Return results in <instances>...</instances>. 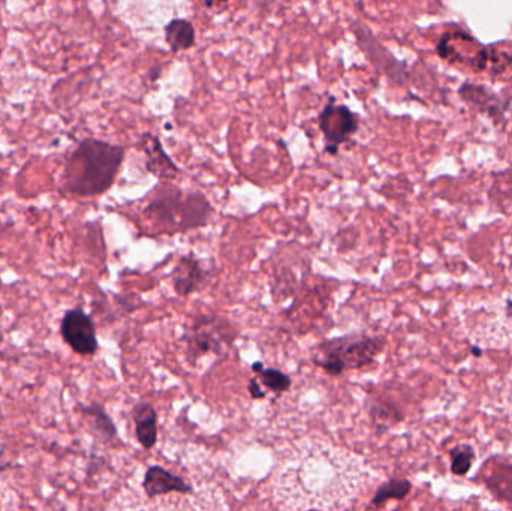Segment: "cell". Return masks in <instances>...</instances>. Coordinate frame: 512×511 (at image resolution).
Wrapping results in <instances>:
<instances>
[{"mask_svg":"<svg viewBox=\"0 0 512 511\" xmlns=\"http://www.w3.org/2000/svg\"><path fill=\"white\" fill-rule=\"evenodd\" d=\"M507 308H508V315H510V317H512V302H511V300H508Z\"/></svg>","mask_w":512,"mask_h":511,"instance_id":"d6986e66","label":"cell"},{"mask_svg":"<svg viewBox=\"0 0 512 511\" xmlns=\"http://www.w3.org/2000/svg\"><path fill=\"white\" fill-rule=\"evenodd\" d=\"M141 149L146 153V168L153 176L159 179L173 180L179 176L180 168L170 158L156 135L147 134L141 138Z\"/></svg>","mask_w":512,"mask_h":511,"instance_id":"30bf717a","label":"cell"},{"mask_svg":"<svg viewBox=\"0 0 512 511\" xmlns=\"http://www.w3.org/2000/svg\"><path fill=\"white\" fill-rule=\"evenodd\" d=\"M309 511H319V510H309Z\"/></svg>","mask_w":512,"mask_h":511,"instance_id":"ffe728a7","label":"cell"},{"mask_svg":"<svg viewBox=\"0 0 512 511\" xmlns=\"http://www.w3.org/2000/svg\"><path fill=\"white\" fill-rule=\"evenodd\" d=\"M411 492V483L406 480H391L376 491L372 506H381L390 500H403Z\"/></svg>","mask_w":512,"mask_h":511,"instance_id":"9a60e30c","label":"cell"},{"mask_svg":"<svg viewBox=\"0 0 512 511\" xmlns=\"http://www.w3.org/2000/svg\"><path fill=\"white\" fill-rule=\"evenodd\" d=\"M459 95L469 107L492 117L495 123H501L504 120L505 111L510 105V99L505 101L499 93L481 84L463 83L459 89Z\"/></svg>","mask_w":512,"mask_h":511,"instance_id":"ba28073f","label":"cell"},{"mask_svg":"<svg viewBox=\"0 0 512 511\" xmlns=\"http://www.w3.org/2000/svg\"><path fill=\"white\" fill-rule=\"evenodd\" d=\"M209 281V270L201 266L192 255L182 257L173 270V288L180 297H188L200 291Z\"/></svg>","mask_w":512,"mask_h":511,"instance_id":"9c48e42d","label":"cell"},{"mask_svg":"<svg viewBox=\"0 0 512 511\" xmlns=\"http://www.w3.org/2000/svg\"><path fill=\"white\" fill-rule=\"evenodd\" d=\"M125 159V147L101 140H84L66 162L63 182L71 194L95 197L116 182Z\"/></svg>","mask_w":512,"mask_h":511,"instance_id":"6da1fadb","label":"cell"},{"mask_svg":"<svg viewBox=\"0 0 512 511\" xmlns=\"http://www.w3.org/2000/svg\"><path fill=\"white\" fill-rule=\"evenodd\" d=\"M236 338L237 330L227 318L219 315H200L195 318L185 335L188 359L194 362L206 354L224 356Z\"/></svg>","mask_w":512,"mask_h":511,"instance_id":"277c9868","label":"cell"},{"mask_svg":"<svg viewBox=\"0 0 512 511\" xmlns=\"http://www.w3.org/2000/svg\"><path fill=\"white\" fill-rule=\"evenodd\" d=\"M165 41L174 53L189 50L197 42V30L191 21L185 18H174L165 26Z\"/></svg>","mask_w":512,"mask_h":511,"instance_id":"4fadbf2b","label":"cell"},{"mask_svg":"<svg viewBox=\"0 0 512 511\" xmlns=\"http://www.w3.org/2000/svg\"><path fill=\"white\" fill-rule=\"evenodd\" d=\"M384 348V339L364 333L340 336L321 342L312 354L313 365L339 377L351 369H360L375 362Z\"/></svg>","mask_w":512,"mask_h":511,"instance_id":"3957f363","label":"cell"},{"mask_svg":"<svg viewBox=\"0 0 512 511\" xmlns=\"http://www.w3.org/2000/svg\"><path fill=\"white\" fill-rule=\"evenodd\" d=\"M249 393H251L252 398L254 399H264L265 398V392L264 390H261V384H259L258 378H252L251 381H249L248 386Z\"/></svg>","mask_w":512,"mask_h":511,"instance_id":"e0dca14e","label":"cell"},{"mask_svg":"<svg viewBox=\"0 0 512 511\" xmlns=\"http://www.w3.org/2000/svg\"><path fill=\"white\" fill-rule=\"evenodd\" d=\"M508 413H510V419L512 423V387L510 390V395H508Z\"/></svg>","mask_w":512,"mask_h":511,"instance_id":"ac0fdd59","label":"cell"},{"mask_svg":"<svg viewBox=\"0 0 512 511\" xmlns=\"http://www.w3.org/2000/svg\"><path fill=\"white\" fill-rule=\"evenodd\" d=\"M143 489L147 497L156 498L162 495L173 494H192L194 488L182 477L170 473L161 467H150L146 471V476L143 480Z\"/></svg>","mask_w":512,"mask_h":511,"instance_id":"8fae6325","label":"cell"},{"mask_svg":"<svg viewBox=\"0 0 512 511\" xmlns=\"http://www.w3.org/2000/svg\"><path fill=\"white\" fill-rule=\"evenodd\" d=\"M319 129L324 135L325 152L337 155L340 146L348 143L360 128V116L348 105H337L334 96L322 108L318 119Z\"/></svg>","mask_w":512,"mask_h":511,"instance_id":"5b68a950","label":"cell"},{"mask_svg":"<svg viewBox=\"0 0 512 511\" xmlns=\"http://www.w3.org/2000/svg\"><path fill=\"white\" fill-rule=\"evenodd\" d=\"M474 458V452L469 447H457L453 452V467H451V470L459 476L468 473L471 470Z\"/></svg>","mask_w":512,"mask_h":511,"instance_id":"2e32d148","label":"cell"},{"mask_svg":"<svg viewBox=\"0 0 512 511\" xmlns=\"http://www.w3.org/2000/svg\"><path fill=\"white\" fill-rule=\"evenodd\" d=\"M351 29L355 33L361 50L381 74L387 75L391 81L397 84H405L408 81V63L397 60L364 24L354 23Z\"/></svg>","mask_w":512,"mask_h":511,"instance_id":"8992f818","label":"cell"},{"mask_svg":"<svg viewBox=\"0 0 512 511\" xmlns=\"http://www.w3.org/2000/svg\"><path fill=\"white\" fill-rule=\"evenodd\" d=\"M252 371L255 372L259 383L270 392L276 393L277 396L283 395L291 389V378L283 372L277 371V369L265 368L261 362H254L252 363Z\"/></svg>","mask_w":512,"mask_h":511,"instance_id":"5bb4252c","label":"cell"},{"mask_svg":"<svg viewBox=\"0 0 512 511\" xmlns=\"http://www.w3.org/2000/svg\"><path fill=\"white\" fill-rule=\"evenodd\" d=\"M66 344L83 356H92L98 351L95 324L83 309H72L63 317L60 327Z\"/></svg>","mask_w":512,"mask_h":511,"instance_id":"52a82bcc","label":"cell"},{"mask_svg":"<svg viewBox=\"0 0 512 511\" xmlns=\"http://www.w3.org/2000/svg\"><path fill=\"white\" fill-rule=\"evenodd\" d=\"M135 434L143 449L152 450L158 443V414L149 402H138L132 410Z\"/></svg>","mask_w":512,"mask_h":511,"instance_id":"7c38bea8","label":"cell"},{"mask_svg":"<svg viewBox=\"0 0 512 511\" xmlns=\"http://www.w3.org/2000/svg\"><path fill=\"white\" fill-rule=\"evenodd\" d=\"M144 212L159 230L177 233L209 224L213 207L201 192L185 194L177 186L167 185L155 192Z\"/></svg>","mask_w":512,"mask_h":511,"instance_id":"7a4b0ae2","label":"cell"}]
</instances>
